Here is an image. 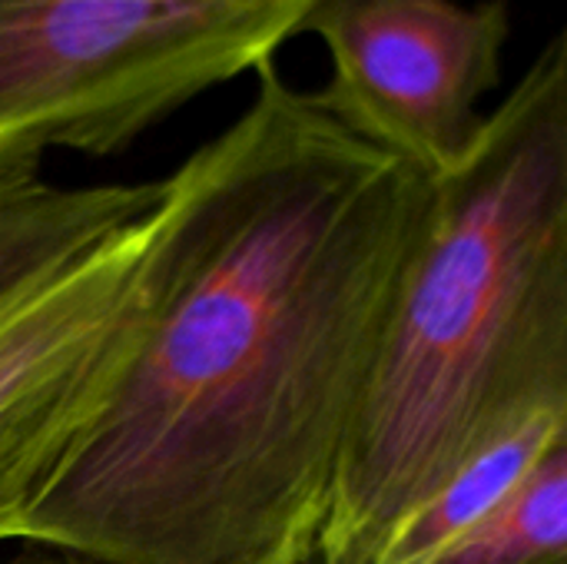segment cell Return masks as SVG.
I'll return each mask as SVG.
<instances>
[{
    "label": "cell",
    "mask_w": 567,
    "mask_h": 564,
    "mask_svg": "<svg viewBox=\"0 0 567 564\" xmlns=\"http://www.w3.org/2000/svg\"><path fill=\"white\" fill-rule=\"evenodd\" d=\"M159 199L163 180L56 186L37 173L0 176V316L150 216Z\"/></svg>",
    "instance_id": "cell-6"
},
{
    "label": "cell",
    "mask_w": 567,
    "mask_h": 564,
    "mask_svg": "<svg viewBox=\"0 0 567 564\" xmlns=\"http://www.w3.org/2000/svg\"><path fill=\"white\" fill-rule=\"evenodd\" d=\"M561 416H542L455 472L382 545L372 564H425L485 522L528 475Z\"/></svg>",
    "instance_id": "cell-7"
},
{
    "label": "cell",
    "mask_w": 567,
    "mask_h": 564,
    "mask_svg": "<svg viewBox=\"0 0 567 564\" xmlns=\"http://www.w3.org/2000/svg\"><path fill=\"white\" fill-rule=\"evenodd\" d=\"M425 564H567V412L515 492Z\"/></svg>",
    "instance_id": "cell-8"
},
{
    "label": "cell",
    "mask_w": 567,
    "mask_h": 564,
    "mask_svg": "<svg viewBox=\"0 0 567 564\" xmlns=\"http://www.w3.org/2000/svg\"><path fill=\"white\" fill-rule=\"evenodd\" d=\"M505 0H339L312 33L329 50L322 103L359 136L439 176L475 143L498 83Z\"/></svg>",
    "instance_id": "cell-5"
},
{
    "label": "cell",
    "mask_w": 567,
    "mask_h": 564,
    "mask_svg": "<svg viewBox=\"0 0 567 564\" xmlns=\"http://www.w3.org/2000/svg\"><path fill=\"white\" fill-rule=\"evenodd\" d=\"M156 273L150 213L0 316V545L23 539L33 505L130 359Z\"/></svg>",
    "instance_id": "cell-4"
},
{
    "label": "cell",
    "mask_w": 567,
    "mask_h": 564,
    "mask_svg": "<svg viewBox=\"0 0 567 564\" xmlns=\"http://www.w3.org/2000/svg\"><path fill=\"white\" fill-rule=\"evenodd\" d=\"M339 0H0V176L110 156L262 70Z\"/></svg>",
    "instance_id": "cell-3"
},
{
    "label": "cell",
    "mask_w": 567,
    "mask_h": 564,
    "mask_svg": "<svg viewBox=\"0 0 567 564\" xmlns=\"http://www.w3.org/2000/svg\"><path fill=\"white\" fill-rule=\"evenodd\" d=\"M432 176L259 70L153 209L150 319L20 545L76 564L319 558Z\"/></svg>",
    "instance_id": "cell-1"
},
{
    "label": "cell",
    "mask_w": 567,
    "mask_h": 564,
    "mask_svg": "<svg viewBox=\"0 0 567 564\" xmlns=\"http://www.w3.org/2000/svg\"><path fill=\"white\" fill-rule=\"evenodd\" d=\"M0 564H76V562H70L66 555H56V552H50V548H40V545H23L20 552H13L7 562H0ZM306 564H322V555Z\"/></svg>",
    "instance_id": "cell-9"
},
{
    "label": "cell",
    "mask_w": 567,
    "mask_h": 564,
    "mask_svg": "<svg viewBox=\"0 0 567 564\" xmlns=\"http://www.w3.org/2000/svg\"><path fill=\"white\" fill-rule=\"evenodd\" d=\"M567 412V27L432 176L342 449L322 564H372L455 472Z\"/></svg>",
    "instance_id": "cell-2"
}]
</instances>
